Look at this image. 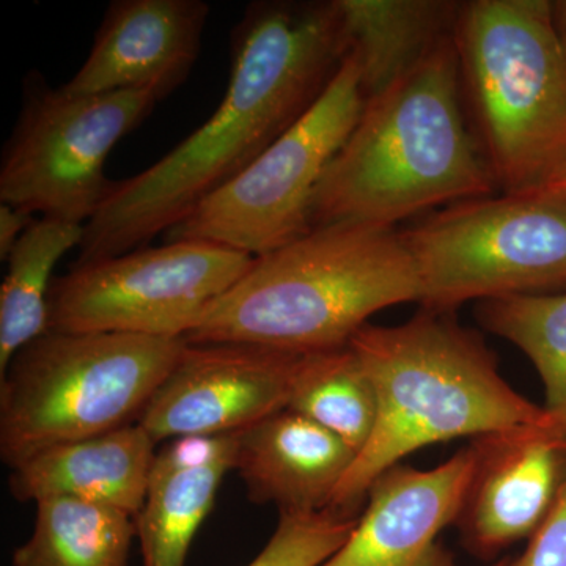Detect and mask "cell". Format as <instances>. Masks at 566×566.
I'll use <instances>...</instances> for the list:
<instances>
[{
  "label": "cell",
  "mask_w": 566,
  "mask_h": 566,
  "mask_svg": "<svg viewBox=\"0 0 566 566\" xmlns=\"http://www.w3.org/2000/svg\"><path fill=\"white\" fill-rule=\"evenodd\" d=\"M158 103L155 93L140 91L71 95L31 74L3 148L0 200L31 214L85 226L114 188L104 174L111 151Z\"/></svg>",
  "instance_id": "9"
},
{
  "label": "cell",
  "mask_w": 566,
  "mask_h": 566,
  "mask_svg": "<svg viewBox=\"0 0 566 566\" xmlns=\"http://www.w3.org/2000/svg\"><path fill=\"white\" fill-rule=\"evenodd\" d=\"M488 333L520 348L534 364L546 394V411L566 431V292L515 294L476 305Z\"/></svg>",
  "instance_id": "22"
},
{
  "label": "cell",
  "mask_w": 566,
  "mask_h": 566,
  "mask_svg": "<svg viewBox=\"0 0 566 566\" xmlns=\"http://www.w3.org/2000/svg\"><path fill=\"white\" fill-rule=\"evenodd\" d=\"M348 54L335 0L251 3L218 109L158 163L114 182L74 264L136 251L185 221L322 98Z\"/></svg>",
  "instance_id": "1"
},
{
  "label": "cell",
  "mask_w": 566,
  "mask_h": 566,
  "mask_svg": "<svg viewBox=\"0 0 566 566\" xmlns=\"http://www.w3.org/2000/svg\"><path fill=\"white\" fill-rule=\"evenodd\" d=\"M453 33L363 115L324 172L312 229L329 223L392 227L434 207L493 196V174L461 109Z\"/></svg>",
  "instance_id": "2"
},
{
  "label": "cell",
  "mask_w": 566,
  "mask_h": 566,
  "mask_svg": "<svg viewBox=\"0 0 566 566\" xmlns=\"http://www.w3.org/2000/svg\"><path fill=\"white\" fill-rule=\"evenodd\" d=\"M289 409L338 436L356 457L363 452L374 433L378 401L352 345L301 356Z\"/></svg>",
  "instance_id": "21"
},
{
  "label": "cell",
  "mask_w": 566,
  "mask_h": 566,
  "mask_svg": "<svg viewBox=\"0 0 566 566\" xmlns=\"http://www.w3.org/2000/svg\"><path fill=\"white\" fill-rule=\"evenodd\" d=\"M238 433L174 439L156 452L134 517L142 566H186L222 480L234 469Z\"/></svg>",
  "instance_id": "17"
},
{
  "label": "cell",
  "mask_w": 566,
  "mask_h": 566,
  "mask_svg": "<svg viewBox=\"0 0 566 566\" xmlns=\"http://www.w3.org/2000/svg\"><path fill=\"white\" fill-rule=\"evenodd\" d=\"M253 262L248 253L207 241H166L73 264L52 282L48 331L185 340Z\"/></svg>",
  "instance_id": "10"
},
{
  "label": "cell",
  "mask_w": 566,
  "mask_h": 566,
  "mask_svg": "<svg viewBox=\"0 0 566 566\" xmlns=\"http://www.w3.org/2000/svg\"><path fill=\"white\" fill-rule=\"evenodd\" d=\"M208 17L210 6L203 0H114L87 61L63 91L151 92L161 102L191 74Z\"/></svg>",
  "instance_id": "14"
},
{
  "label": "cell",
  "mask_w": 566,
  "mask_h": 566,
  "mask_svg": "<svg viewBox=\"0 0 566 566\" xmlns=\"http://www.w3.org/2000/svg\"><path fill=\"white\" fill-rule=\"evenodd\" d=\"M35 505V526L14 549L13 566H128L137 538L133 516L76 499H44Z\"/></svg>",
  "instance_id": "20"
},
{
  "label": "cell",
  "mask_w": 566,
  "mask_h": 566,
  "mask_svg": "<svg viewBox=\"0 0 566 566\" xmlns=\"http://www.w3.org/2000/svg\"><path fill=\"white\" fill-rule=\"evenodd\" d=\"M349 345L374 382L378 415L331 512L352 516L371 483L417 450L549 416L506 382L482 335L458 323L453 312L422 308L398 326L368 323Z\"/></svg>",
  "instance_id": "3"
},
{
  "label": "cell",
  "mask_w": 566,
  "mask_h": 566,
  "mask_svg": "<svg viewBox=\"0 0 566 566\" xmlns=\"http://www.w3.org/2000/svg\"><path fill=\"white\" fill-rule=\"evenodd\" d=\"M365 102L359 62L349 52L322 98L166 241H207L259 259L311 232L316 189Z\"/></svg>",
  "instance_id": "8"
},
{
  "label": "cell",
  "mask_w": 566,
  "mask_h": 566,
  "mask_svg": "<svg viewBox=\"0 0 566 566\" xmlns=\"http://www.w3.org/2000/svg\"><path fill=\"white\" fill-rule=\"evenodd\" d=\"M401 237L423 308L566 292V189L447 205Z\"/></svg>",
  "instance_id": "7"
},
{
  "label": "cell",
  "mask_w": 566,
  "mask_h": 566,
  "mask_svg": "<svg viewBox=\"0 0 566 566\" xmlns=\"http://www.w3.org/2000/svg\"><path fill=\"white\" fill-rule=\"evenodd\" d=\"M181 338L46 331L0 375V457L9 468L51 447L136 423L185 348Z\"/></svg>",
  "instance_id": "6"
},
{
  "label": "cell",
  "mask_w": 566,
  "mask_h": 566,
  "mask_svg": "<svg viewBox=\"0 0 566 566\" xmlns=\"http://www.w3.org/2000/svg\"><path fill=\"white\" fill-rule=\"evenodd\" d=\"M303 354L251 344H188L137 423L156 444L238 433L289 408Z\"/></svg>",
  "instance_id": "11"
},
{
  "label": "cell",
  "mask_w": 566,
  "mask_h": 566,
  "mask_svg": "<svg viewBox=\"0 0 566 566\" xmlns=\"http://www.w3.org/2000/svg\"><path fill=\"white\" fill-rule=\"evenodd\" d=\"M356 453L322 424L285 408L238 431L234 471L249 501L281 513L329 510Z\"/></svg>",
  "instance_id": "15"
},
{
  "label": "cell",
  "mask_w": 566,
  "mask_h": 566,
  "mask_svg": "<svg viewBox=\"0 0 566 566\" xmlns=\"http://www.w3.org/2000/svg\"><path fill=\"white\" fill-rule=\"evenodd\" d=\"M356 523L331 510L281 513L270 542L248 566H322L345 545Z\"/></svg>",
  "instance_id": "23"
},
{
  "label": "cell",
  "mask_w": 566,
  "mask_h": 566,
  "mask_svg": "<svg viewBox=\"0 0 566 566\" xmlns=\"http://www.w3.org/2000/svg\"><path fill=\"white\" fill-rule=\"evenodd\" d=\"M474 472L457 520L464 545L482 558L528 539L566 483V431L553 415L472 439Z\"/></svg>",
  "instance_id": "12"
},
{
  "label": "cell",
  "mask_w": 566,
  "mask_h": 566,
  "mask_svg": "<svg viewBox=\"0 0 566 566\" xmlns=\"http://www.w3.org/2000/svg\"><path fill=\"white\" fill-rule=\"evenodd\" d=\"M419 301V274L400 232L329 223L255 259L185 340L329 352L349 345L378 312Z\"/></svg>",
  "instance_id": "4"
},
{
  "label": "cell",
  "mask_w": 566,
  "mask_h": 566,
  "mask_svg": "<svg viewBox=\"0 0 566 566\" xmlns=\"http://www.w3.org/2000/svg\"><path fill=\"white\" fill-rule=\"evenodd\" d=\"M512 564V558L504 557L499 558V560L493 562V564H490L488 566H510Z\"/></svg>",
  "instance_id": "27"
},
{
  "label": "cell",
  "mask_w": 566,
  "mask_h": 566,
  "mask_svg": "<svg viewBox=\"0 0 566 566\" xmlns=\"http://www.w3.org/2000/svg\"><path fill=\"white\" fill-rule=\"evenodd\" d=\"M453 39L499 191L566 189V46L553 2L460 3Z\"/></svg>",
  "instance_id": "5"
},
{
  "label": "cell",
  "mask_w": 566,
  "mask_h": 566,
  "mask_svg": "<svg viewBox=\"0 0 566 566\" xmlns=\"http://www.w3.org/2000/svg\"><path fill=\"white\" fill-rule=\"evenodd\" d=\"M82 234L81 223L41 218L10 252L0 286V375L14 354L50 329L52 271L66 252L80 248Z\"/></svg>",
  "instance_id": "19"
},
{
  "label": "cell",
  "mask_w": 566,
  "mask_h": 566,
  "mask_svg": "<svg viewBox=\"0 0 566 566\" xmlns=\"http://www.w3.org/2000/svg\"><path fill=\"white\" fill-rule=\"evenodd\" d=\"M510 566H566V483L551 515Z\"/></svg>",
  "instance_id": "24"
},
{
  "label": "cell",
  "mask_w": 566,
  "mask_h": 566,
  "mask_svg": "<svg viewBox=\"0 0 566 566\" xmlns=\"http://www.w3.org/2000/svg\"><path fill=\"white\" fill-rule=\"evenodd\" d=\"M474 465L469 446L438 468L389 469L371 483L345 545L322 566H457L439 535L457 524Z\"/></svg>",
  "instance_id": "13"
},
{
  "label": "cell",
  "mask_w": 566,
  "mask_h": 566,
  "mask_svg": "<svg viewBox=\"0 0 566 566\" xmlns=\"http://www.w3.org/2000/svg\"><path fill=\"white\" fill-rule=\"evenodd\" d=\"M553 9L558 32H560L562 40H564L566 46V0H558V2H553Z\"/></svg>",
  "instance_id": "26"
},
{
  "label": "cell",
  "mask_w": 566,
  "mask_h": 566,
  "mask_svg": "<svg viewBox=\"0 0 566 566\" xmlns=\"http://www.w3.org/2000/svg\"><path fill=\"white\" fill-rule=\"evenodd\" d=\"M155 447V439L137 422L51 447L11 468L10 493L18 502L76 499L136 517Z\"/></svg>",
  "instance_id": "16"
},
{
  "label": "cell",
  "mask_w": 566,
  "mask_h": 566,
  "mask_svg": "<svg viewBox=\"0 0 566 566\" xmlns=\"http://www.w3.org/2000/svg\"><path fill=\"white\" fill-rule=\"evenodd\" d=\"M365 99L392 87L455 31L460 2L335 0Z\"/></svg>",
  "instance_id": "18"
},
{
  "label": "cell",
  "mask_w": 566,
  "mask_h": 566,
  "mask_svg": "<svg viewBox=\"0 0 566 566\" xmlns=\"http://www.w3.org/2000/svg\"><path fill=\"white\" fill-rule=\"evenodd\" d=\"M33 221L35 219L31 212L7 203L0 205V259L2 262L9 259L10 252Z\"/></svg>",
  "instance_id": "25"
}]
</instances>
